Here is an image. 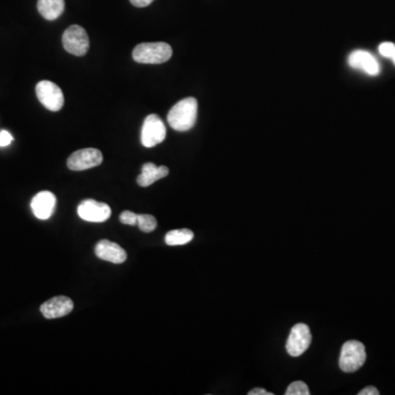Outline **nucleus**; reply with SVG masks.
<instances>
[{"mask_svg": "<svg viewBox=\"0 0 395 395\" xmlns=\"http://www.w3.org/2000/svg\"><path fill=\"white\" fill-rule=\"evenodd\" d=\"M358 394H359V395H379V394H380V392H379V391H378V389L375 388V387H367V388L362 389V390L360 391V392L358 393Z\"/></svg>", "mask_w": 395, "mask_h": 395, "instance_id": "23", "label": "nucleus"}, {"mask_svg": "<svg viewBox=\"0 0 395 395\" xmlns=\"http://www.w3.org/2000/svg\"><path fill=\"white\" fill-rule=\"evenodd\" d=\"M138 215L134 212L124 211L120 215V221L125 225H138Z\"/></svg>", "mask_w": 395, "mask_h": 395, "instance_id": "20", "label": "nucleus"}, {"mask_svg": "<svg viewBox=\"0 0 395 395\" xmlns=\"http://www.w3.org/2000/svg\"><path fill=\"white\" fill-rule=\"evenodd\" d=\"M366 358L367 354L365 345L358 340H348L343 345L339 357V368L344 373H354L365 365Z\"/></svg>", "mask_w": 395, "mask_h": 395, "instance_id": "3", "label": "nucleus"}, {"mask_svg": "<svg viewBox=\"0 0 395 395\" xmlns=\"http://www.w3.org/2000/svg\"><path fill=\"white\" fill-rule=\"evenodd\" d=\"M138 227L142 232L151 233L157 227V221L151 215H138Z\"/></svg>", "mask_w": 395, "mask_h": 395, "instance_id": "17", "label": "nucleus"}, {"mask_svg": "<svg viewBox=\"0 0 395 395\" xmlns=\"http://www.w3.org/2000/svg\"><path fill=\"white\" fill-rule=\"evenodd\" d=\"M171 55L173 49L165 42L141 43L133 50V59L141 64H163Z\"/></svg>", "mask_w": 395, "mask_h": 395, "instance_id": "2", "label": "nucleus"}, {"mask_svg": "<svg viewBox=\"0 0 395 395\" xmlns=\"http://www.w3.org/2000/svg\"><path fill=\"white\" fill-rule=\"evenodd\" d=\"M286 395H310L309 387L303 381H294L287 389Z\"/></svg>", "mask_w": 395, "mask_h": 395, "instance_id": "18", "label": "nucleus"}, {"mask_svg": "<svg viewBox=\"0 0 395 395\" xmlns=\"http://www.w3.org/2000/svg\"><path fill=\"white\" fill-rule=\"evenodd\" d=\"M248 395H273V393L267 392L265 389L255 388L250 390Z\"/></svg>", "mask_w": 395, "mask_h": 395, "instance_id": "24", "label": "nucleus"}, {"mask_svg": "<svg viewBox=\"0 0 395 395\" xmlns=\"http://www.w3.org/2000/svg\"><path fill=\"white\" fill-rule=\"evenodd\" d=\"M38 101L48 110L59 111L64 106V94L57 84L50 80H42L36 87Z\"/></svg>", "mask_w": 395, "mask_h": 395, "instance_id": "5", "label": "nucleus"}, {"mask_svg": "<svg viewBox=\"0 0 395 395\" xmlns=\"http://www.w3.org/2000/svg\"><path fill=\"white\" fill-rule=\"evenodd\" d=\"M348 64L354 69H360L371 76H377L380 73V65L369 52L357 50L352 52L348 57Z\"/></svg>", "mask_w": 395, "mask_h": 395, "instance_id": "11", "label": "nucleus"}, {"mask_svg": "<svg viewBox=\"0 0 395 395\" xmlns=\"http://www.w3.org/2000/svg\"><path fill=\"white\" fill-rule=\"evenodd\" d=\"M312 335L306 324L299 323L291 329L287 340V352L292 357H299L306 352L311 345Z\"/></svg>", "mask_w": 395, "mask_h": 395, "instance_id": "7", "label": "nucleus"}, {"mask_svg": "<svg viewBox=\"0 0 395 395\" xmlns=\"http://www.w3.org/2000/svg\"><path fill=\"white\" fill-rule=\"evenodd\" d=\"M64 0H38V10L46 20H55L64 13Z\"/></svg>", "mask_w": 395, "mask_h": 395, "instance_id": "15", "label": "nucleus"}, {"mask_svg": "<svg viewBox=\"0 0 395 395\" xmlns=\"http://www.w3.org/2000/svg\"><path fill=\"white\" fill-rule=\"evenodd\" d=\"M392 59H393V63H394L395 64V54H394V57H392Z\"/></svg>", "mask_w": 395, "mask_h": 395, "instance_id": "25", "label": "nucleus"}, {"mask_svg": "<svg viewBox=\"0 0 395 395\" xmlns=\"http://www.w3.org/2000/svg\"><path fill=\"white\" fill-rule=\"evenodd\" d=\"M96 255L100 259L113 264H122L127 260V252L121 246L108 240H102L94 248Z\"/></svg>", "mask_w": 395, "mask_h": 395, "instance_id": "13", "label": "nucleus"}, {"mask_svg": "<svg viewBox=\"0 0 395 395\" xmlns=\"http://www.w3.org/2000/svg\"><path fill=\"white\" fill-rule=\"evenodd\" d=\"M13 141V138L11 136L10 133L7 132V131H0V146L1 148L10 145Z\"/></svg>", "mask_w": 395, "mask_h": 395, "instance_id": "21", "label": "nucleus"}, {"mask_svg": "<svg viewBox=\"0 0 395 395\" xmlns=\"http://www.w3.org/2000/svg\"><path fill=\"white\" fill-rule=\"evenodd\" d=\"M74 309V302L69 296H59L50 299L41 306V313L49 319L69 315Z\"/></svg>", "mask_w": 395, "mask_h": 395, "instance_id": "10", "label": "nucleus"}, {"mask_svg": "<svg viewBox=\"0 0 395 395\" xmlns=\"http://www.w3.org/2000/svg\"><path fill=\"white\" fill-rule=\"evenodd\" d=\"M77 212L82 220L92 223L105 222L111 215V209L107 203L92 199L84 200L79 204Z\"/></svg>", "mask_w": 395, "mask_h": 395, "instance_id": "9", "label": "nucleus"}, {"mask_svg": "<svg viewBox=\"0 0 395 395\" xmlns=\"http://www.w3.org/2000/svg\"><path fill=\"white\" fill-rule=\"evenodd\" d=\"M63 46L69 53L75 57H84L85 54L89 50V38L82 27H69L63 34Z\"/></svg>", "mask_w": 395, "mask_h": 395, "instance_id": "4", "label": "nucleus"}, {"mask_svg": "<svg viewBox=\"0 0 395 395\" xmlns=\"http://www.w3.org/2000/svg\"><path fill=\"white\" fill-rule=\"evenodd\" d=\"M168 167L166 166H156L153 163H146L142 167V173L136 181L141 187H148L153 185L155 181L168 176Z\"/></svg>", "mask_w": 395, "mask_h": 395, "instance_id": "14", "label": "nucleus"}, {"mask_svg": "<svg viewBox=\"0 0 395 395\" xmlns=\"http://www.w3.org/2000/svg\"><path fill=\"white\" fill-rule=\"evenodd\" d=\"M379 52L382 57L392 59L395 54V44L392 42H385L379 46Z\"/></svg>", "mask_w": 395, "mask_h": 395, "instance_id": "19", "label": "nucleus"}, {"mask_svg": "<svg viewBox=\"0 0 395 395\" xmlns=\"http://www.w3.org/2000/svg\"><path fill=\"white\" fill-rule=\"evenodd\" d=\"M198 115V101L189 97L177 102L167 115V121L173 130L186 132L194 128Z\"/></svg>", "mask_w": 395, "mask_h": 395, "instance_id": "1", "label": "nucleus"}, {"mask_svg": "<svg viewBox=\"0 0 395 395\" xmlns=\"http://www.w3.org/2000/svg\"><path fill=\"white\" fill-rule=\"evenodd\" d=\"M131 3L133 6H136L138 8L148 7V6L151 5L154 0H130Z\"/></svg>", "mask_w": 395, "mask_h": 395, "instance_id": "22", "label": "nucleus"}, {"mask_svg": "<svg viewBox=\"0 0 395 395\" xmlns=\"http://www.w3.org/2000/svg\"><path fill=\"white\" fill-rule=\"evenodd\" d=\"M55 204H57V198L54 194L50 192H38L32 199L31 209L38 219L48 220L53 215Z\"/></svg>", "mask_w": 395, "mask_h": 395, "instance_id": "12", "label": "nucleus"}, {"mask_svg": "<svg viewBox=\"0 0 395 395\" xmlns=\"http://www.w3.org/2000/svg\"><path fill=\"white\" fill-rule=\"evenodd\" d=\"M194 234L192 230L181 229V230L169 231L165 236V242L171 246L188 244L194 240Z\"/></svg>", "mask_w": 395, "mask_h": 395, "instance_id": "16", "label": "nucleus"}, {"mask_svg": "<svg viewBox=\"0 0 395 395\" xmlns=\"http://www.w3.org/2000/svg\"><path fill=\"white\" fill-rule=\"evenodd\" d=\"M166 127L157 115H150L146 117L142 127L141 141L145 148H154L161 144L166 138Z\"/></svg>", "mask_w": 395, "mask_h": 395, "instance_id": "6", "label": "nucleus"}, {"mask_svg": "<svg viewBox=\"0 0 395 395\" xmlns=\"http://www.w3.org/2000/svg\"><path fill=\"white\" fill-rule=\"evenodd\" d=\"M103 161L101 152L97 148H84L74 152L67 159V167L71 171H82L97 167Z\"/></svg>", "mask_w": 395, "mask_h": 395, "instance_id": "8", "label": "nucleus"}]
</instances>
